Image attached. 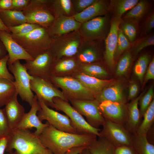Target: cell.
Listing matches in <instances>:
<instances>
[{
  "label": "cell",
  "instance_id": "obj_12",
  "mask_svg": "<svg viewBox=\"0 0 154 154\" xmlns=\"http://www.w3.org/2000/svg\"><path fill=\"white\" fill-rule=\"evenodd\" d=\"M72 106L82 115L92 127L99 128L102 126L105 119L99 108L100 103L96 100H70Z\"/></svg>",
  "mask_w": 154,
  "mask_h": 154
},
{
  "label": "cell",
  "instance_id": "obj_37",
  "mask_svg": "<svg viewBox=\"0 0 154 154\" xmlns=\"http://www.w3.org/2000/svg\"><path fill=\"white\" fill-rule=\"evenodd\" d=\"M150 57L149 54H145L139 58L135 65L134 73L141 81H142Z\"/></svg>",
  "mask_w": 154,
  "mask_h": 154
},
{
  "label": "cell",
  "instance_id": "obj_18",
  "mask_svg": "<svg viewBox=\"0 0 154 154\" xmlns=\"http://www.w3.org/2000/svg\"><path fill=\"white\" fill-rule=\"evenodd\" d=\"M31 106L30 110L28 113H25L16 129H29L35 128L36 130L34 133L38 136L49 124L47 121L45 123H43L37 116V113L40 109V107L36 95H35Z\"/></svg>",
  "mask_w": 154,
  "mask_h": 154
},
{
  "label": "cell",
  "instance_id": "obj_3",
  "mask_svg": "<svg viewBox=\"0 0 154 154\" xmlns=\"http://www.w3.org/2000/svg\"><path fill=\"white\" fill-rule=\"evenodd\" d=\"M12 36L13 39L34 58L48 51L52 40L46 29L41 26L25 35L12 34Z\"/></svg>",
  "mask_w": 154,
  "mask_h": 154
},
{
  "label": "cell",
  "instance_id": "obj_24",
  "mask_svg": "<svg viewBox=\"0 0 154 154\" xmlns=\"http://www.w3.org/2000/svg\"><path fill=\"white\" fill-rule=\"evenodd\" d=\"M55 18L60 15L72 17L76 14L71 0H44Z\"/></svg>",
  "mask_w": 154,
  "mask_h": 154
},
{
  "label": "cell",
  "instance_id": "obj_48",
  "mask_svg": "<svg viewBox=\"0 0 154 154\" xmlns=\"http://www.w3.org/2000/svg\"><path fill=\"white\" fill-rule=\"evenodd\" d=\"M30 0H12V10L21 11L29 4Z\"/></svg>",
  "mask_w": 154,
  "mask_h": 154
},
{
  "label": "cell",
  "instance_id": "obj_21",
  "mask_svg": "<svg viewBox=\"0 0 154 154\" xmlns=\"http://www.w3.org/2000/svg\"><path fill=\"white\" fill-rule=\"evenodd\" d=\"M109 11V1L105 0H97L84 10L72 17L76 21L82 23L96 17L105 15Z\"/></svg>",
  "mask_w": 154,
  "mask_h": 154
},
{
  "label": "cell",
  "instance_id": "obj_6",
  "mask_svg": "<svg viewBox=\"0 0 154 154\" xmlns=\"http://www.w3.org/2000/svg\"><path fill=\"white\" fill-rule=\"evenodd\" d=\"M51 107L64 112L70 119L74 128L79 134H93L99 136L100 128L91 126L84 117L68 101L57 97L53 99Z\"/></svg>",
  "mask_w": 154,
  "mask_h": 154
},
{
  "label": "cell",
  "instance_id": "obj_31",
  "mask_svg": "<svg viewBox=\"0 0 154 154\" xmlns=\"http://www.w3.org/2000/svg\"><path fill=\"white\" fill-rule=\"evenodd\" d=\"M139 0H111L109 1L110 11H112L115 17L121 18L123 14L134 6Z\"/></svg>",
  "mask_w": 154,
  "mask_h": 154
},
{
  "label": "cell",
  "instance_id": "obj_28",
  "mask_svg": "<svg viewBox=\"0 0 154 154\" xmlns=\"http://www.w3.org/2000/svg\"><path fill=\"white\" fill-rule=\"evenodd\" d=\"M0 18L8 28L27 23L26 18L21 11L10 9L0 11Z\"/></svg>",
  "mask_w": 154,
  "mask_h": 154
},
{
  "label": "cell",
  "instance_id": "obj_40",
  "mask_svg": "<svg viewBox=\"0 0 154 154\" xmlns=\"http://www.w3.org/2000/svg\"><path fill=\"white\" fill-rule=\"evenodd\" d=\"M131 43L125 36L121 30L119 29L116 48L114 59L118 57L124 51L129 48Z\"/></svg>",
  "mask_w": 154,
  "mask_h": 154
},
{
  "label": "cell",
  "instance_id": "obj_49",
  "mask_svg": "<svg viewBox=\"0 0 154 154\" xmlns=\"http://www.w3.org/2000/svg\"><path fill=\"white\" fill-rule=\"evenodd\" d=\"M154 79V59L153 58L149 64L144 79L146 83L148 80Z\"/></svg>",
  "mask_w": 154,
  "mask_h": 154
},
{
  "label": "cell",
  "instance_id": "obj_43",
  "mask_svg": "<svg viewBox=\"0 0 154 154\" xmlns=\"http://www.w3.org/2000/svg\"><path fill=\"white\" fill-rule=\"evenodd\" d=\"M9 58L8 54L4 58L0 59V78L6 79L14 81V77L8 70L7 67Z\"/></svg>",
  "mask_w": 154,
  "mask_h": 154
},
{
  "label": "cell",
  "instance_id": "obj_57",
  "mask_svg": "<svg viewBox=\"0 0 154 154\" xmlns=\"http://www.w3.org/2000/svg\"><path fill=\"white\" fill-rule=\"evenodd\" d=\"M6 154H19L16 151L10 153H8Z\"/></svg>",
  "mask_w": 154,
  "mask_h": 154
},
{
  "label": "cell",
  "instance_id": "obj_26",
  "mask_svg": "<svg viewBox=\"0 0 154 154\" xmlns=\"http://www.w3.org/2000/svg\"><path fill=\"white\" fill-rule=\"evenodd\" d=\"M95 99L100 103L105 101L123 103L122 86L119 84H112L96 94Z\"/></svg>",
  "mask_w": 154,
  "mask_h": 154
},
{
  "label": "cell",
  "instance_id": "obj_13",
  "mask_svg": "<svg viewBox=\"0 0 154 154\" xmlns=\"http://www.w3.org/2000/svg\"><path fill=\"white\" fill-rule=\"evenodd\" d=\"M30 86L32 91L36 94L38 99L42 101L47 106H52L53 99L56 97L68 101L63 93L53 85L49 80L33 76Z\"/></svg>",
  "mask_w": 154,
  "mask_h": 154
},
{
  "label": "cell",
  "instance_id": "obj_23",
  "mask_svg": "<svg viewBox=\"0 0 154 154\" xmlns=\"http://www.w3.org/2000/svg\"><path fill=\"white\" fill-rule=\"evenodd\" d=\"M76 78L86 87L93 92L95 96L104 88L112 84L114 82L113 79H100L83 73L77 75Z\"/></svg>",
  "mask_w": 154,
  "mask_h": 154
},
{
  "label": "cell",
  "instance_id": "obj_27",
  "mask_svg": "<svg viewBox=\"0 0 154 154\" xmlns=\"http://www.w3.org/2000/svg\"><path fill=\"white\" fill-rule=\"evenodd\" d=\"M131 146L136 154H154V146L149 142L146 134H132Z\"/></svg>",
  "mask_w": 154,
  "mask_h": 154
},
{
  "label": "cell",
  "instance_id": "obj_22",
  "mask_svg": "<svg viewBox=\"0 0 154 154\" xmlns=\"http://www.w3.org/2000/svg\"><path fill=\"white\" fill-rule=\"evenodd\" d=\"M99 41H89L84 39L75 55L78 62L82 64H90L99 59Z\"/></svg>",
  "mask_w": 154,
  "mask_h": 154
},
{
  "label": "cell",
  "instance_id": "obj_41",
  "mask_svg": "<svg viewBox=\"0 0 154 154\" xmlns=\"http://www.w3.org/2000/svg\"><path fill=\"white\" fill-rule=\"evenodd\" d=\"M40 26L38 25L27 23L8 29L12 34L21 35L29 33Z\"/></svg>",
  "mask_w": 154,
  "mask_h": 154
},
{
  "label": "cell",
  "instance_id": "obj_42",
  "mask_svg": "<svg viewBox=\"0 0 154 154\" xmlns=\"http://www.w3.org/2000/svg\"><path fill=\"white\" fill-rule=\"evenodd\" d=\"M153 96V86H151L140 101V114L141 117L143 114L152 101Z\"/></svg>",
  "mask_w": 154,
  "mask_h": 154
},
{
  "label": "cell",
  "instance_id": "obj_11",
  "mask_svg": "<svg viewBox=\"0 0 154 154\" xmlns=\"http://www.w3.org/2000/svg\"><path fill=\"white\" fill-rule=\"evenodd\" d=\"M38 100L40 109L37 115L41 121L46 120L50 125L61 131L78 134L66 115L62 114L49 108L42 101L39 99Z\"/></svg>",
  "mask_w": 154,
  "mask_h": 154
},
{
  "label": "cell",
  "instance_id": "obj_44",
  "mask_svg": "<svg viewBox=\"0 0 154 154\" xmlns=\"http://www.w3.org/2000/svg\"><path fill=\"white\" fill-rule=\"evenodd\" d=\"M97 0H71L76 14L80 13L94 3Z\"/></svg>",
  "mask_w": 154,
  "mask_h": 154
},
{
  "label": "cell",
  "instance_id": "obj_34",
  "mask_svg": "<svg viewBox=\"0 0 154 154\" xmlns=\"http://www.w3.org/2000/svg\"><path fill=\"white\" fill-rule=\"evenodd\" d=\"M138 23L129 19H122L119 28L131 44L135 41L138 33Z\"/></svg>",
  "mask_w": 154,
  "mask_h": 154
},
{
  "label": "cell",
  "instance_id": "obj_30",
  "mask_svg": "<svg viewBox=\"0 0 154 154\" xmlns=\"http://www.w3.org/2000/svg\"><path fill=\"white\" fill-rule=\"evenodd\" d=\"M53 60L49 72V76H53L58 72H65L74 69L77 65L78 61L74 57Z\"/></svg>",
  "mask_w": 154,
  "mask_h": 154
},
{
  "label": "cell",
  "instance_id": "obj_10",
  "mask_svg": "<svg viewBox=\"0 0 154 154\" xmlns=\"http://www.w3.org/2000/svg\"><path fill=\"white\" fill-rule=\"evenodd\" d=\"M99 136L106 139L115 147L132 146V134L124 126L105 119Z\"/></svg>",
  "mask_w": 154,
  "mask_h": 154
},
{
  "label": "cell",
  "instance_id": "obj_51",
  "mask_svg": "<svg viewBox=\"0 0 154 154\" xmlns=\"http://www.w3.org/2000/svg\"><path fill=\"white\" fill-rule=\"evenodd\" d=\"M12 0H0V11L11 9Z\"/></svg>",
  "mask_w": 154,
  "mask_h": 154
},
{
  "label": "cell",
  "instance_id": "obj_53",
  "mask_svg": "<svg viewBox=\"0 0 154 154\" xmlns=\"http://www.w3.org/2000/svg\"><path fill=\"white\" fill-rule=\"evenodd\" d=\"M87 148L88 147L85 146L74 147L68 150L65 154H79Z\"/></svg>",
  "mask_w": 154,
  "mask_h": 154
},
{
  "label": "cell",
  "instance_id": "obj_38",
  "mask_svg": "<svg viewBox=\"0 0 154 154\" xmlns=\"http://www.w3.org/2000/svg\"><path fill=\"white\" fill-rule=\"evenodd\" d=\"M132 44L134 54L137 55L145 48L154 45V34L151 33L147 35Z\"/></svg>",
  "mask_w": 154,
  "mask_h": 154
},
{
  "label": "cell",
  "instance_id": "obj_33",
  "mask_svg": "<svg viewBox=\"0 0 154 154\" xmlns=\"http://www.w3.org/2000/svg\"><path fill=\"white\" fill-rule=\"evenodd\" d=\"M16 92L13 81L0 78V108L5 106Z\"/></svg>",
  "mask_w": 154,
  "mask_h": 154
},
{
  "label": "cell",
  "instance_id": "obj_50",
  "mask_svg": "<svg viewBox=\"0 0 154 154\" xmlns=\"http://www.w3.org/2000/svg\"><path fill=\"white\" fill-rule=\"evenodd\" d=\"M9 137V135H0V154H4Z\"/></svg>",
  "mask_w": 154,
  "mask_h": 154
},
{
  "label": "cell",
  "instance_id": "obj_19",
  "mask_svg": "<svg viewBox=\"0 0 154 154\" xmlns=\"http://www.w3.org/2000/svg\"><path fill=\"white\" fill-rule=\"evenodd\" d=\"M121 18L114 16L110 22L109 32L105 40V59L108 66L112 68L115 64V54L117 41L119 26Z\"/></svg>",
  "mask_w": 154,
  "mask_h": 154
},
{
  "label": "cell",
  "instance_id": "obj_47",
  "mask_svg": "<svg viewBox=\"0 0 154 154\" xmlns=\"http://www.w3.org/2000/svg\"><path fill=\"white\" fill-rule=\"evenodd\" d=\"M114 154H136L132 146L122 145L115 147Z\"/></svg>",
  "mask_w": 154,
  "mask_h": 154
},
{
  "label": "cell",
  "instance_id": "obj_17",
  "mask_svg": "<svg viewBox=\"0 0 154 154\" xmlns=\"http://www.w3.org/2000/svg\"><path fill=\"white\" fill-rule=\"evenodd\" d=\"M81 24L72 16L60 15L55 18L52 24L46 29L50 37L55 39L78 30Z\"/></svg>",
  "mask_w": 154,
  "mask_h": 154
},
{
  "label": "cell",
  "instance_id": "obj_36",
  "mask_svg": "<svg viewBox=\"0 0 154 154\" xmlns=\"http://www.w3.org/2000/svg\"><path fill=\"white\" fill-rule=\"evenodd\" d=\"M80 68L83 73L92 76H106L108 75L107 71L98 64H82Z\"/></svg>",
  "mask_w": 154,
  "mask_h": 154
},
{
  "label": "cell",
  "instance_id": "obj_5",
  "mask_svg": "<svg viewBox=\"0 0 154 154\" xmlns=\"http://www.w3.org/2000/svg\"><path fill=\"white\" fill-rule=\"evenodd\" d=\"M49 79L61 88L67 100L95 99V94L76 78L67 76H49Z\"/></svg>",
  "mask_w": 154,
  "mask_h": 154
},
{
  "label": "cell",
  "instance_id": "obj_4",
  "mask_svg": "<svg viewBox=\"0 0 154 154\" xmlns=\"http://www.w3.org/2000/svg\"><path fill=\"white\" fill-rule=\"evenodd\" d=\"M83 39L78 30L74 31L52 39L48 51L53 60L74 57L77 53Z\"/></svg>",
  "mask_w": 154,
  "mask_h": 154
},
{
  "label": "cell",
  "instance_id": "obj_16",
  "mask_svg": "<svg viewBox=\"0 0 154 154\" xmlns=\"http://www.w3.org/2000/svg\"><path fill=\"white\" fill-rule=\"evenodd\" d=\"M99 108L105 119L124 126L127 117V110L123 103L105 101L100 103Z\"/></svg>",
  "mask_w": 154,
  "mask_h": 154
},
{
  "label": "cell",
  "instance_id": "obj_46",
  "mask_svg": "<svg viewBox=\"0 0 154 154\" xmlns=\"http://www.w3.org/2000/svg\"><path fill=\"white\" fill-rule=\"evenodd\" d=\"M154 27V12L152 11L145 19L142 26V34L147 35Z\"/></svg>",
  "mask_w": 154,
  "mask_h": 154
},
{
  "label": "cell",
  "instance_id": "obj_15",
  "mask_svg": "<svg viewBox=\"0 0 154 154\" xmlns=\"http://www.w3.org/2000/svg\"><path fill=\"white\" fill-rule=\"evenodd\" d=\"M0 40L8 53V66L18 60H33L34 59L13 39L11 33L0 31Z\"/></svg>",
  "mask_w": 154,
  "mask_h": 154
},
{
  "label": "cell",
  "instance_id": "obj_9",
  "mask_svg": "<svg viewBox=\"0 0 154 154\" xmlns=\"http://www.w3.org/2000/svg\"><path fill=\"white\" fill-rule=\"evenodd\" d=\"M109 22L106 14L82 23L78 31L84 39L102 41L105 39L109 32Z\"/></svg>",
  "mask_w": 154,
  "mask_h": 154
},
{
  "label": "cell",
  "instance_id": "obj_14",
  "mask_svg": "<svg viewBox=\"0 0 154 154\" xmlns=\"http://www.w3.org/2000/svg\"><path fill=\"white\" fill-rule=\"evenodd\" d=\"M53 61L52 56L47 51L38 55L33 60H26L23 64L30 75L49 80L50 69Z\"/></svg>",
  "mask_w": 154,
  "mask_h": 154
},
{
  "label": "cell",
  "instance_id": "obj_52",
  "mask_svg": "<svg viewBox=\"0 0 154 154\" xmlns=\"http://www.w3.org/2000/svg\"><path fill=\"white\" fill-rule=\"evenodd\" d=\"M138 86L135 83L131 84L129 89L128 99L130 100L133 99L136 95L138 91Z\"/></svg>",
  "mask_w": 154,
  "mask_h": 154
},
{
  "label": "cell",
  "instance_id": "obj_45",
  "mask_svg": "<svg viewBox=\"0 0 154 154\" xmlns=\"http://www.w3.org/2000/svg\"><path fill=\"white\" fill-rule=\"evenodd\" d=\"M11 131L3 109L0 108V135H9Z\"/></svg>",
  "mask_w": 154,
  "mask_h": 154
},
{
  "label": "cell",
  "instance_id": "obj_8",
  "mask_svg": "<svg viewBox=\"0 0 154 154\" xmlns=\"http://www.w3.org/2000/svg\"><path fill=\"white\" fill-rule=\"evenodd\" d=\"M27 23L38 25L46 29L52 23L55 17L48 8L44 0H31L21 11Z\"/></svg>",
  "mask_w": 154,
  "mask_h": 154
},
{
  "label": "cell",
  "instance_id": "obj_35",
  "mask_svg": "<svg viewBox=\"0 0 154 154\" xmlns=\"http://www.w3.org/2000/svg\"><path fill=\"white\" fill-rule=\"evenodd\" d=\"M143 119L140 123L137 132L147 134L150 129L154 121V100H153L144 113Z\"/></svg>",
  "mask_w": 154,
  "mask_h": 154
},
{
  "label": "cell",
  "instance_id": "obj_2",
  "mask_svg": "<svg viewBox=\"0 0 154 154\" xmlns=\"http://www.w3.org/2000/svg\"><path fill=\"white\" fill-rule=\"evenodd\" d=\"M6 148L8 153L15 150L19 154H53L41 143L38 136L29 129L11 130Z\"/></svg>",
  "mask_w": 154,
  "mask_h": 154
},
{
  "label": "cell",
  "instance_id": "obj_20",
  "mask_svg": "<svg viewBox=\"0 0 154 154\" xmlns=\"http://www.w3.org/2000/svg\"><path fill=\"white\" fill-rule=\"evenodd\" d=\"M18 95L16 92L3 109L11 130L17 128L25 114L24 108L18 100Z\"/></svg>",
  "mask_w": 154,
  "mask_h": 154
},
{
  "label": "cell",
  "instance_id": "obj_25",
  "mask_svg": "<svg viewBox=\"0 0 154 154\" xmlns=\"http://www.w3.org/2000/svg\"><path fill=\"white\" fill-rule=\"evenodd\" d=\"M141 95L133 100L127 106V120L124 126L132 134L137 132L140 124L141 117L138 108Z\"/></svg>",
  "mask_w": 154,
  "mask_h": 154
},
{
  "label": "cell",
  "instance_id": "obj_55",
  "mask_svg": "<svg viewBox=\"0 0 154 154\" xmlns=\"http://www.w3.org/2000/svg\"><path fill=\"white\" fill-rule=\"evenodd\" d=\"M0 31H4L10 33L9 29L4 25L0 18Z\"/></svg>",
  "mask_w": 154,
  "mask_h": 154
},
{
  "label": "cell",
  "instance_id": "obj_54",
  "mask_svg": "<svg viewBox=\"0 0 154 154\" xmlns=\"http://www.w3.org/2000/svg\"><path fill=\"white\" fill-rule=\"evenodd\" d=\"M7 52L3 44L0 40V59L5 57L7 54Z\"/></svg>",
  "mask_w": 154,
  "mask_h": 154
},
{
  "label": "cell",
  "instance_id": "obj_29",
  "mask_svg": "<svg viewBox=\"0 0 154 154\" xmlns=\"http://www.w3.org/2000/svg\"><path fill=\"white\" fill-rule=\"evenodd\" d=\"M149 8L148 1L139 0L134 6L125 13L122 19H130L139 23L147 14Z\"/></svg>",
  "mask_w": 154,
  "mask_h": 154
},
{
  "label": "cell",
  "instance_id": "obj_56",
  "mask_svg": "<svg viewBox=\"0 0 154 154\" xmlns=\"http://www.w3.org/2000/svg\"><path fill=\"white\" fill-rule=\"evenodd\" d=\"M79 154H91L88 148L84 149Z\"/></svg>",
  "mask_w": 154,
  "mask_h": 154
},
{
  "label": "cell",
  "instance_id": "obj_7",
  "mask_svg": "<svg viewBox=\"0 0 154 154\" xmlns=\"http://www.w3.org/2000/svg\"><path fill=\"white\" fill-rule=\"evenodd\" d=\"M8 69L14 77L13 83L16 92L23 100L31 106L35 96L30 86L31 81L33 76L28 73L19 60L8 65Z\"/></svg>",
  "mask_w": 154,
  "mask_h": 154
},
{
  "label": "cell",
  "instance_id": "obj_32",
  "mask_svg": "<svg viewBox=\"0 0 154 154\" xmlns=\"http://www.w3.org/2000/svg\"><path fill=\"white\" fill-rule=\"evenodd\" d=\"M115 147L105 138H99L88 148L91 154H114Z\"/></svg>",
  "mask_w": 154,
  "mask_h": 154
},
{
  "label": "cell",
  "instance_id": "obj_1",
  "mask_svg": "<svg viewBox=\"0 0 154 154\" xmlns=\"http://www.w3.org/2000/svg\"><path fill=\"white\" fill-rule=\"evenodd\" d=\"M43 145L53 154H65L73 148L88 147L97 139L93 134H79L59 130L49 125L38 136Z\"/></svg>",
  "mask_w": 154,
  "mask_h": 154
},
{
  "label": "cell",
  "instance_id": "obj_39",
  "mask_svg": "<svg viewBox=\"0 0 154 154\" xmlns=\"http://www.w3.org/2000/svg\"><path fill=\"white\" fill-rule=\"evenodd\" d=\"M131 60V55L130 52L127 51L118 62L116 71V75L121 76L125 74L130 66Z\"/></svg>",
  "mask_w": 154,
  "mask_h": 154
}]
</instances>
